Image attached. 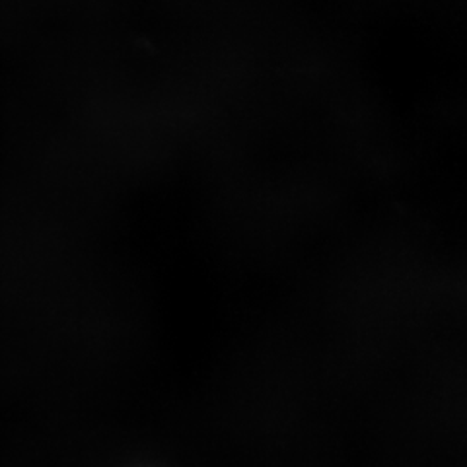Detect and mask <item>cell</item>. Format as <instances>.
I'll use <instances>...</instances> for the list:
<instances>
[]
</instances>
